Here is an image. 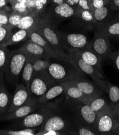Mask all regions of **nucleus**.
Segmentation results:
<instances>
[{
  "instance_id": "nucleus-28",
  "label": "nucleus",
  "mask_w": 119,
  "mask_h": 135,
  "mask_svg": "<svg viewBox=\"0 0 119 135\" xmlns=\"http://www.w3.org/2000/svg\"><path fill=\"white\" fill-rule=\"evenodd\" d=\"M86 104H89L91 108L97 114L112 108L110 103L105 98H102L101 96L90 100Z\"/></svg>"
},
{
  "instance_id": "nucleus-32",
  "label": "nucleus",
  "mask_w": 119,
  "mask_h": 135,
  "mask_svg": "<svg viewBox=\"0 0 119 135\" xmlns=\"http://www.w3.org/2000/svg\"><path fill=\"white\" fill-rule=\"evenodd\" d=\"M100 29L108 37L119 36V21L113 20L111 22H108Z\"/></svg>"
},
{
  "instance_id": "nucleus-45",
  "label": "nucleus",
  "mask_w": 119,
  "mask_h": 135,
  "mask_svg": "<svg viewBox=\"0 0 119 135\" xmlns=\"http://www.w3.org/2000/svg\"><path fill=\"white\" fill-rule=\"evenodd\" d=\"M8 1L9 0H0V10H2L7 6Z\"/></svg>"
},
{
  "instance_id": "nucleus-25",
  "label": "nucleus",
  "mask_w": 119,
  "mask_h": 135,
  "mask_svg": "<svg viewBox=\"0 0 119 135\" xmlns=\"http://www.w3.org/2000/svg\"><path fill=\"white\" fill-rule=\"evenodd\" d=\"M64 91V87L62 83L57 84L50 88L44 95L38 99L41 104H46L49 101L56 98Z\"/></svg>"
},
{
  "instance_id": "nucleus-51",
  "label": "nucleus",
  "mask_w": 119,
  "mask_h": 135,
  "mask_svg": "<svg viewBox=\"0 0 119 135\" xmlns=\"http://www.w3.org/2000/svg\"><path fill=\"white\" fill-rule=\"evenodd\" d=\"M88 1H90V2H91V1H92V0H88Z\"/></svg>"
},
{
  "instance_id": "nucleus-17",
  "label": "nucleus",
  "mask_w": 119,
  "mask_h": 135,
  "mask_svg": "<svg viewBox=\"0 0 119 135\" xmlns=\"http://www.w3.org/2000/svg\"><path fill=\"white\" fill-rule=\"evenodd\" d=\"M29 38L32 42L38 44L44 49L48 60H50L51 59L60 60L58 56L51 48L47 40L36 29L32 31Z\"/></svg>"
},
{
  "instance_id": "nucleus-19",
  "label": "nucleus",
  "mask_w": 119,
  "mask_h": 135,
  "mask_svg": "<svg viewBox=\"0 0 119 135\" xmlns=\"http://www.w3.org/2000/svg\"><path fill=\"white\" fill-rule=\"evenodd\" d=\"M44 16L33 13H29L23 16L17 28L19 29L33 31L35 29L41 20Z\"/></svg>"
},
{
  "instance_id": "nucleus-12",
  "label": "nucleus",
  "mask_w": 119,
  "mask_h": 135,
  "mask_svg": "<svg viewBox=\"0 0 119 135\" xmlns=\"http://www.w3.org/2000/svg\"><path fill=\"white\" fill-rule=\"evenodd\" d=\"M75 14L76 9L65 3L60 5L51 6L45 17L50 23L56 26L62 21L75 17Z\"/></svg>"
},
{
  "instance_id": "nucleus-48",
  "label": "nucleus",
  "mask_w": 119,
  "mask_h": 135,
  "mask_svg": "<svg viewBox=\"0 0 119 135\" xmlns=\"http://www.w3.org/2000/svg\"><path fill=\"white\" fill-rule=\"evenodd\" d=\"M114 134H118V135H119V123H118V125L117 126L116 128H115V129L114 130Z\"/></svg>"
},
{
  "instance_id": "nucleus-24",
  "label": "nucleus",
  "mask_w": 119,
  "mask_h": 135,
  "mask_svg": "<svg viewBox=\"0 0 119 135\" xmlns=\"http://www.w3.org/2000/svg\"><path fill=\"white\" fill-rule=\"evenodd\" d=\"M50 2V0H30V1L26 2L29 13L45 16L44 12Z\"/></svg>"
},
{
  "instance_id": "nucleus-52",
  "label": "nucleus",
  "mask_w": 119,
  "mask_h": 135,
  "mask_svg": "<svg viewBox=\"0 0 119 135\" xmlns=\"http://www.w3.org/2000/svg\"><path fill=\"white\" fill-rule=\"evenodd\" d=\"M0 26H1V25H0Z\"/></svg>"
},
{
  "instance_id": "nucleus-3",
  "label": "nucleus",
  "mask_w": 119,
  "mask_h": 135,
  "mask_svg": "<svg viewBox=\"0 0 119 135\" xmlns=\"http://www.w3.org/2000/svg\"><path fill=\"white\" fill-rule=\"evenodd\" d=\"M27 57L28 54L20 49L10 52L4 72L7 81L13 85L17 84Z\"/></svg>"
},
{
  "instance_id": "nucleus-1",
  "label": "nucleus",
  "mask_w": 119,
  "mask_h": 135,
  "mask_svg": "<svg viewBox=\"0 0 119 135\" xmlns=\"http://www.w3.org/2000/svg\"><path fill=\"white\" fill-rule=\"evenodd\" d=\"M56 26L50 23L44 16L40 21L36 29L47 40L51 48L58 56L60 60L71 65L69 55L64 52L65 50L61 40L59 31L56 29Z\"/></svg>"
},
{
  "instance_id": "nucleus-31",
  "label": "nucleus",
  "mask_w": 119,
  "mask_h": 135,
  "mask_svg": "<svg viewBox=\"0 0 119 135\" xmlns=\"http://www.w3.org/2000/svg\"><path fill=\"white\" fill-rule=\"evenodd\" d=\"M10 52L7 46L0 45V78L4 77Z\"/></svg>"
},
{
  "instance_id": "nucleus-8",
  "label": "nucleus",
  "mask_w": 119,
  "mask_h": 135,
  "mask_svg": "<svg viewBox=\"0 0 119 135\" xmlns=\"http://www.w3.org/2000/svg\"><path fill=\"white\" fill-rule=\"evenodd\" d=\"M56 84L57 83L50 77L48 73L33 74L29 90L32 97L39 99Z\"/></svg>"
},
{
  "instance_id": "nucleus-50",
  "label": "nucleus",
  "mask_w": 119,
  "mask_h": 135,
  "mask_svg": "<svg viewBox=\"0 0 119 135\" xmlns=\"http://www.w3.org/2000/svg\"><path fill=\"white\" fill-rule=\"evenodd\" d=\"M30 1V0H27V2H29V1Z\"/></svg>"
},
{
  "instance_id": "nucleus-40",
  "label": "nucleus",
  "mask_w": 119,
  "mask_h": 135,
  "mask_svg": "<svg viewBox=\"0 0 119 135\" xmlns=\"http://www.w3.org/2000/svg\"><path fill=\"white\" fill-rule=\"evenodd\" d=\"M109 58L111 59L114 62L116 68L119 73V50L115 52H111Z\"/></svg>"
},
{
  "instance_id": "nucleus-37",
  "label": "nucleus",
  "mask_w": 119,
  "mask_h": 135,
  "mask_svg": "<svg viewBox=\"0 0 119 135\" xmlns=\"http://www.w3.org/2000/svg\"><path fill=\"white\" fill-rule=\"evenodd\" d=\"M23 15L13 11L9 16L8 24L12 27H17Z\"/></svg>"
},
{
  "instance_id": "nucleus-46",
  "label": "nucleus",
  "mask_w": 119,
  "mask_h": 135,
  "mask_svg": "<svg viewBox=\"0 0 119 135\" xmlns=\"http://www.w3.org/2000/svg\"><path fill=\"white\" fill-rule=\"evenodd\" d=\"M9 1L10 2H21L26 3L27 2V0H9Z\"/></svg>"
},
{
  "instance_id": "nucleus-38",
  "label": "nucleus",
  "mask_w": 119,
  "mask_h": 135,
  "mask_svg": "<svg viewBox=\"0 0 119 135\" xmlns=\"http://www.w3.org/2000/svg\"><path fill=\"white\" fill-rule=\"evenodd\" d=\"M77 8L93 12L94 9L92 7L91 2L88 0H79Z\"/></svg>"
},
{
  "instance_id": "nucleus-5",
  "label": "nucleus",
  "mask_w": 119,
  "mask_h": 135,
  "mask_svg": "<svg viewBox=\"0 0 119 135\" xmlns=\"http://www.w3.org/2000/svg\"><path fill=\"white\" fill-rule=\"evenodd\" d=\"M65 103L77 119L81 122V123L94 127L98 114L92 109L89 104L68 98L66 99Z\"/></svg>"
},
{
  "instance_id": "nucleus-49",
  "label": "nucleus",
  "mask_w": 119,
  "mask_h": 135,
  "mask_svg": "<svg viewBox=\"0 0 119 135\" xmlns=\"http://www.w3.org/2000/svg\"><path fill=\"white\" fill-rule=\"evenodd\" d=\"M113 20H115V21H119V12L117 13V15L116 16L115 18Z\"/></svg>"
},
{
  "instance_id": "nucleus-43",
  "label": "nucleus",
  "mask_w": 119,
  "mask_h": 135,
  "mask_svg": "<svg viewBox=\"0 0 119 135\" xmlns=\"http://www.w3.org/2000/svg\"><path fill=\"white\" fill-rule=\"evenodd\" d=\"M79 1V0H65V3L76 9L77 7Z\"/></svg>"
},
{
  "instance_id": "nucleus-15",
  "label": "nucleus",
  "mask_w": 119,
  "mask_h": 135,
  "mask_svg": "<svg viewBox=\"0 0 119 135\" xmlns=\"http://www.w3.org/2000/svg\"><path fill=\"white\" fill-rule=\"evenodd\" d=\"M77 55L85 62L93 66L98 73L100 78L104 79V73L101 69L100 62L102 61L101 58L92 50L89 45L82 50L74 49Z\"/></svg>"
},
{
  "instance_id": "nucleus-9",
  "label": "nucleus",
  "mask_w": 119,
  "mask_h": 135,
  "mask_svg": "<svg viewBox=\"0 0 119 135\" xmlns=\"http://www.w3.org/2000/svg\"><path fill=\"white\" fill-rule=\"evenodd\" d=\"M48 72L57 84L67 81L79 75H83L75 69L71 70L66 65L58 62L51 61V60L48 68Z\"/></svg>"
},
{
  "instance_id": "nucleus-27",
  "label": "nucleus",
  "mask_w": 119,
  "mask_h": 135,
  "mask_svg": "<svg viewBox=\"0 0 119 135\" xmlns=\"http://www.w3.org/2000/svg\"><path fill=\"white\" fill-rule=\"evenodd\" d=\"M106 93L108 95L110 104L112 109L115 112L119 107V87L107 81Z\"/></svg>"
},
{
  "instance_id": "nucleus-13",
  "label": "nucleus",
  "mask_w": 119,
  "mask_h": 135,
  "mask_svg": "<svg viewBox=\"0 0 119 135\" xmlns=\"http://www.w3.org/2000/svg\"><path fill=\"white\" fill-rule=\"evenodd\" d=\"M68 81L77 87L89 100L102 96L103 94L104 91L100 87L95 83L83 78L82 75L76 76Z\"/></svg>"
},
{
  "instance_id": "nucleus-36",
  "label": "nucleus",
  "mask_w": 119,
  "mask_h": 135,
  "mask_svg": "<svg viewBox=\"0 0 119 135\" xmlns=\"http://www.w3.org/2000/svg\"><path fill=\"white\" fill-rule=\"evenodd\" d=\"M12 6L13 11L24 16L29 13L28 8L25 3L21 2H10Z\"/></svg>"
},
{
  "instance_id": "nucleus-20",
  "label": "nucleus",
  "mask_w": 119,
  "mask_h": 135,
  "mask_svg": "<svg viewBox=\"0 0 119 135\" xmlns=\"http://www.w3.org/2000/svg\"><path fill=\"white\" fill-rule=\"evenodd\" d=\"M3 79L4 77L0 78V115L8 112L12 98L7 89Z\"/></svg>"
},
{
  "instance_id": "nucleus-34",
  "label": "nucleus",
  "mask_w": 119,
  "mask_h": 135,
  "mask_svg": "<svg viewBox=\"0 0 119 135\" xmlns=\"http://www.w3.org/2000/svg\"><path fill=\"white\" fill-rule=\"evenodd\" d=\"M74 132L77 135H97L99 133L91 126L81 123L77 126H75Z\"/></svg>"
},
{
  "instance_id": "nucleus-29",
  "label": "nucleus",
  "mask_w": 119,
  "mask_h": 135,
  "mask_svg": "<svg viewBox=\"0 0 119 135\" xmlns=\"http://www.w3.org/2000/svg\"><path fill=\"white\" fill-rule=\"evenodd\" d=\"M31 57L32 59L34 74L48 73V68L51 59L50 60H48L33 56H31Z\"/></svg>"
},
{
  "instance_id": "nucleus-35",
  "label": "nucleus",
  "mask_w": 119,
  "mask_h": 135,
  "mask_svg": "<svg viewBox=\"0 0 119 135\" xmlns=\"http://www.w3.org/2000/svg\"><path fill=\"white\" fill-rule=\"evenodd\" d=\"M14 27L10 25L0 26V45H3L11 36Z\"/></svg>"
},
{
  "instance_id": "nucleus-18",
  "label": "nucleus",
  "mask_w": 119,
  "mask_h": 135,
  "mask_svg": "<svg viewBox=\"0 0 119 135\" xmlns=\"http://www.w3.org/2000/svg\"><path fill=\"white\" fill-rule=\"evenodd\" d=\"M64 87V94L67 98L87 103L90 100L85 94L75 85L69 81L62 83Z\"/></svg>"
},
{
  "instance_id": "nucleus-11",
  "label": "nucleus",
  "mask_w": 119,
  "mask_h": 135,
  "mask_svg": "<svg viewBox=\"0 0 119 135\" xmlns=\"http://www.w3.org/2000/svg\"><path fill=\"white\" fill-rule=\"evenodd\" d=\"M90 46L101 60L109 58L112 52L109 37L100 29L96 31L93 40L90 43Z\"/></svg>"
},
{
  "instance_id": "nucleus-23",
  "label": "nucleus",
  "mask_w": 119,
  "mask_h": 135,
  "mask_svg": "<svg viewBox=\"0 0 119 135\" xmlns=\"http://www.w3.org/2000/svg\"><path fill=\"white\" fill-rule=\"evenodd\" d=\"M34 74L32 57L28 54V57L21 73L22 83L29 90L31 81Z\"/></svg>"
},
{
  "instance_id": "nucleus-14",
  "label": "nucleus",
  "mask_w": 119,
  "mask_h": 135,
  "mask_svg": "<svg viewBox=\"0 0 119 135\" xmlns=\"http://www.w3.org/2000/svg\"><path fill=\"white\" fill-rule=\"evenodd\" d=\"M63 45L67 51L68 49L82 50L89 45L86 36L81 33H68L59 31Z\"/></svg>"
},
{
  "instance_id": "nucleus-26",
  "label": "nucleus",
  "mask_w": 119,
  "mask_h": 135,
  "mask_svg": "<svg viewBox=\"0 0 119 135\" xmlns=\"http://www.w3.org/2000/svg\"><path fill=\"white\" fill-rule=\"evenodd\" d=\"M31 32L32 31L30 30L19 29L17 31L12 33L6 43L2 45L7 47L10 45L17 44L21 42L24 41L25 39L29 38Z\"/></svg>"
},
{
  "instance_id": "nucleus-6",
  "label": "nucleus",
  "mask_w": 119,
  "mask_h": 135,
  "mask_svg": "<svg viewBox=\"0 0 119 135\" xmlns=\"http://www.w3.org/2000/svg\"><path fill=\"white\" fill-rule=\"evenodd\" d=\"M75 126L64 116L55 114L50 116L45 123L39 128V132L36 134L48 131L60 132L62 134H75Z\"/></svg>"
},
{
  "instance_id": "nucleus-39",
  "label": "nucleus",
  "mask_w": 119,
  "mask_h": 135,
  "mask_svg": "<svg viewBox=\"0 0 119 135\" xmlns=\"http://www.w3.org/2000/svg\"><path fill=\"white\" fill-rule=\"evenodd\" d=\"M110 0H92L91 4L93 9L101 8L109 4Z\"/></svg>"
},
{
  "instance_id": "nucleus-30",
  "label": "nucleus",
  "mask_w": 119,
  "mask_h": 135,
  "mask_svg": "<svg viewBox=\"0 0 119 135\" xmlns=\"http://www.w3.org/2000/svg\"><path fill=\"white\" fill-rule=\"evenodd\" d=\"M75 17L84 22L93 25L97 28V25L94 18L93 12L91 11L76 8V14Z\"/></svg>"
},
{
  "instance_id": "nucleus-4",
  "label": "nucleus",
  "mask_w": 119,
  "mask_h": 135,
  "mask_svg": "<svg viewBox=\"0 0 119 135\" xmlns=\"http://www.w3.org/2000/svg\"><path fill=\"white\" fill-rule=\"evenodd\" d=\"M67 52L69 56L71 65L74 68L82 74L85 73L90 76L96 85L100 87L106 93L107 81L99 78L98 72L94 67L79 57L74 49H68Z\"/></svg>"
},
{
  "instance_id": "nucleus-2",
  "label": "nucleus",
  "mask_w": 119,
  "mask_h": 135,
  "mask_svg": "<svg viewBox=\"0 0 119 135\" xmlns=\"http://www.w3.org/2000/svg\"><path fill=\"white\" fill-rule=\"evenodd\" d=\"M56 114L52 107L46 104L28 115L14 120L9 128L17 130L39 129L52 115Z\"/></svg>"
},
{
  "instance_id": "nucleus-42",
  "label": "nucleus",
  "mask_w": 119,
  "mask_h": 135,
  "mask_svg": "<svg viewBox=\"0 0 119 135\" xmlns=\"http://www.w3.org/2000/svg\"><path fill=\"white\" fill-rule=\"evenodd\" d=\"M110 8L112 11H119V0H110Z\"/></svg>"
},
{
  "instance_id": "nucleus-33",
  "label": "nucleus",
  "mask_w": 119,
  "mask_h": 135,
  "mask_svg": "<svg viewBox=\"0 0 119 135\" xmlns=\"http://www.w3.org/2000/svg\"><path fill=\"white\" fill-rule=\"evenodd\" d=\"M39 129H25L17 130L13 129H0V135H34L35 131Z\"/></svg>"
},
{
  "instance_id": "nucleus-53",
  "label": "nucleus",
  "mask_w": 119,
  "mask_h": 135,
  "mask_svg": "<svg viewBox=\"0 0 119 135\" xmlns=\"http://www.w3.org/2000/svg\"></svg>"
},
{
  "instance_id": "nucleus-21",
  "label": "nucleus",
  "mask_w": 119,
  "mask_h": 135,
  "mask_svg": "<svg viewBox=\"0 0 119 135\" xmlns=\"http://www.w3.org/2000/svg\"><path fill=\"white\" fill-rule=\"evenodd\" d=\"M19 49L31 56L50 60L48 59L47 55L44 49L30 40H28Z\"/></svg>"
},
{
  "instance_id": "nucleus-10",
  "label": "nucleus",
  "mask_w": 119,
  "mask_h": 135,
  "mask_svg": "<svg viewBox=\"0 0 119 135\" xmlns=\"http://www.w3.org/2000/svg\"><path fill=\"white\" fill-rule=\"evenodd\" d=\"M46 104L40 103L38 98L32 97L25 104L11 112H7L0 115V122L14 120L28 115L34 111L44 107Z\"/></svg>"
},
{
  "instance_id": "nucleus-41",
  "label": "nucleus",
  "mask_w": 119,
  "mask_h": 135,
  "mask_svg": "<svg viewBox=\"0 0 119 135\" xmlns=\"http://www.w3.org/2000/svg\"><path fill=\"white\" fill-rule=\"evenodd\" d=\"M10 14H8L6 11L3 10H0V25H8V19L9 16Z\"/></svg>"
},
{
  "instance_id": "nucleus-7",
  "label": "nucleus",
  "mask_w": 119,
  "mask_h": 135,
  "mask_svg": "<svg viewBox=\"0 0 119 135\" xmlns=\"http://www.w3.org/2000/svg\"><path fill=\"white\" fill-rule=\"evenodd\" d=\"M118 123L115 112L110 108L98 114L94 128L99 134H114Z\"/></svg>"
},
{
  "instance_id": "nucleus-44",
  "label": "nucleus",
  "mask_w": 119,
  "mask_h": 135,
  "mask_svg": "<svg viewBox=\"0 0 119 135\" xmlns=\"http://www.w3.org/2000/svg\"><path fill=\"white\" fill-rule=\"evenodd\" d=\"M50 3L51 6H57L65 3V0H50Z\"/></svg>"
},
{
  "instance_id": "nucleus-16",
  "label": "nucleus",
  "mask_w": 119,
  "mask_h": 135,
  "mask_svg": "<svg viewBox=\"0 0 119 135\" xmlns=\"http://www.w3.org/2000/svg\"><path fill=\"white\" fill-rule=\"evenodd\" d=\"M29 90L23 83L16 86L8 112H11L25 104L32 99Z\"/></svg>"
},
{
  "instance_id": "nucleus-22",
  "label": "nucleus",
  "mask_w": 119,
  "mask_h": 135,
  "mask_svg": "<svg viewBox=\"0 0 119 135\" xmlns=\"http://www.w3.org/2000/svg\"><path fill=\"white\" fill-rule=\"evenodd\" d=\"M111 11L109 4L94 10L93 13L97 25V29H101L104 25L108 23L107 20L110 16Z\"/></svg>"
},
{
  "instance_id": "nucleus-47",
  "label": "nucleus",
  "mask_w": 119,
  "mask_h": 135,
  "mask_svg": "<svg viewBox=\"0 0 119 135\" xmlns=\"http://www.w3.org/2000/svg\"><path fill=\"white\" fill-rule=\"evenodd\" d=\"M115 115H116V119L117 120V122L119 123V107L115 111Z\"/></svg>"
}]
</instances>
